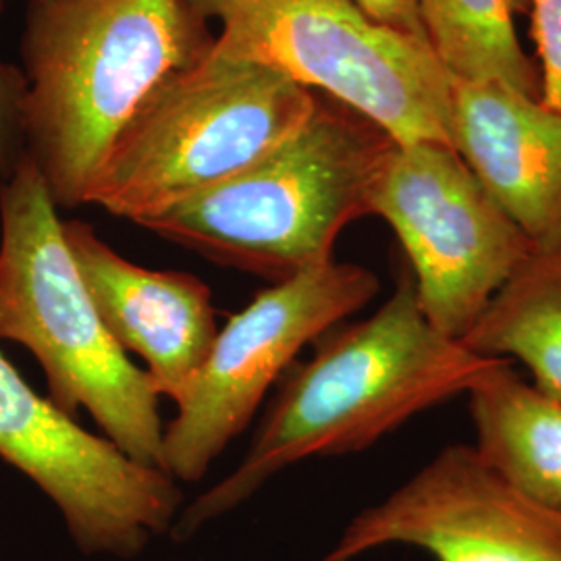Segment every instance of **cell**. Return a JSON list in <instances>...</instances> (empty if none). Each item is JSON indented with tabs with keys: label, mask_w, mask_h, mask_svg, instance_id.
Instances as JSON below:
<instances>
[{
	"label": "cell",
	"mask_w": 561,
	"mask_h": 561,
	"mask_svg": "<svg viewBox=\"0 0 561 561\" xmlns=\"http://www.w3.org/2000/svg\"><path fill=\"white\" fill-rule=\"evenodd\" d=\"M312 347L310 360L296 362L280 379L238 468L181 514L178 539L231 512L294 463L373 447L422 412L466 396L502 362L435 329L408 271L375 314L341 322Z\"/></svg>",
	"instance_id": "cell-1"
},
{
	"label": "cell",
	"mask_w": 561,
	"mask_h": 561,
	"mask_svg": "<svg viewBox=\"0 0 561 561\" xmlns=\"http://www.w3.org/2000/svg\"><path fill=\"white\" fill-rule=\"evenodd\" d=\"M215 44L187 0L30 2L21 36L25 154L59 208L88 204L123 129Z\"/></svg>",
	"instance_id": "cell-2"
},
{
	"label": "cell",
	"mask_w": 561,
	"mask_h": 561,
	"mask_svg": "<svg viewBox=\"0 0 561 561\" xmlns=\"http://www.w3.org/2000/svg\"><path fill=\"white\" fill-rule=\"evenodd\" d=\"M396 144L360 113L317 96L310 117L277 148L144 227L208 261L291 279L333 261L341 231L370 215Z\"/></svg>",
	"instance_id": "cell-3"
},
{
	"label": "cell",
	"mask_w": 561,
	"mask_h": 561,
	"mask_svg": "<svg viewBox=\"0 0 561 561\" xmlns=\"http://www.w3.org/2000/svg\"><path fill=\"white\" fill-rule=\"evenodd\" d=\"M57 210L30 157L0 183V341L36 356L62 412H90L121 451L162 470L161 396L102 324Z\"/></svg>",
	"instance_id": "cell-4"
},
{
	"label": "cell",
	"mask_w": 561,
	"mask_h": 561,
	"mask_svg": "<svg viewBox=\"0 0 561 561\" xmlns=\"http://www.w3.org/2000/svg\"><path fill=\"white\" fill-rule=\"evenodd\" d=\"M317 96L277 69L213 44L144 102L88 204L144 227L277 148L310 117Z\"/></svg>",
	"instance_id": "cell-5"
},
{
	"label": "cell",
	"mask_w": 561,
	"mask_h": 561,
	"mask_svg": "<svg viewBox=\"0 0 561 561\" xmlns=\"http://www.w3.org/2000/svg\"><path fill=\"white\" fill-rule=\"evenodd\" d=\"M215 44L277 69L377 123L405 146L454 148V80L428 44L370 20L352 0H187Z\"/></svg>",
	"instance_id": "cell-6"
},
{
	"label": "cell",
	"mask_w": 561,
	"mask_h": 561,
	"mask_svg": "<svg viewBox=\"0 0 561 561\" xmlns=\"http://www.w3.org/2000/svg\"><path fill=\"white\" fill-rule=\"evenodd\" d=\"M370 215L398 236L424 317L461 341L535 245L442 141L396 144Z\"/></svg>",
	"instance_id": "cell-7"
},
{
	"label": "cell",
	"mask_w": 561,
	"mask_h": 561,
	"mask_svg": "<svg viewBox=\"0 0 561 561\" xmlns=\"http://www.w3.org/2000/svg\"><path fill=\"white\" fill-rule=\"evenodd\" d=\"M379 291L370 268L335 259L259 291L217 333L201 375L164 426L162 470L175 481H201L301 350Z\"/></svg>",
	"instance_id": "cell-8"
},
{
	"label": "cell",
	"mask_w": 561,
	"mask_h": 561,
	"mask_svg": "<svg viewBox=\"0 0 561 561\" xmlns=\"http://www.w3.org/2000/svg\"><path fill=\"white\" fill-rule=\"evenodd\" d=\"M0 458L57 505L83 553L136 558L171 528L178 481L88 433L0 352Z\"/></svg>",
	"instance_id": "cell-9"
},
{
	"label": "cell",
	"mask_w": 561,
	"mask_h": 561,
	"mask_svg": "<svg viewBox=\"0 0 561 561\" xmlns=\"http://www.w3.org/2000/svg\"><path fill=\"white\" fill-rule=\"evenodd\" d=\"M408 545L435 561H561V510L491 472L470 443L447 445L387 500L362 510L322 561Z\"/></svg>",
	"instance_id": "cell-10"
},
{
	"label": "cell",
	"mask_w": 561,
	"mask_h": 561,
	"mask_svg": "<svg viewBox=\"0 0 561 561\" xmlns=\"http://www.w3.org/2000/svg\"><path fill=\"white\" fill-rule=\"evenodd\" d=\"M62 227L102 324L125 354L146 362L157 393L178 405L219 333L210 287L190 273L150 271L123 259L88 222Z\"/></svg>",
	"instance_id": "cell-11"
},
{
	"label": "cell",
	"mask_w": 561,
	"mask_h": 561,
	"mask_svg": "<svg viewBox=\"0 0 561 561\" xmlns=\"http://www.w3.org/2000/svg\"><path fill=\"white\" fill-rule=\"evenodd\" d=\"M454 150L535 248L561 243V113L502 83H454Z\"/></svg>",
	"instance_id": "cell-12"
},
{
	"label": "cell",
	"mask_w": 561,
	"mask_h": 561,
	"mask_svg": "<svg viewBox=\"0 0 561 561\" xmlns=\"http://www.w3.org/2000/svg\"><path fill=\"white\" fill-rule=\"evenodd\" d=\"M466 398L479 460L522 495L561 510V401L507 360L491 366Z\"/></svg>",
	"instance_id": "cell-13"
},
{
	"label": "cell",
	"mask_w": 561,
	"mask_h": 561,
	"mask_svg": "<svg viewBox=\"0 0 561 561\" xmlns=\"http://www.w3.org/2000/svg\"><path fill=\"white\" fill-rule=\"evenodd\" d=\"M461 343L518 362L542 393L561 401V243L535 248Z\"/></svg>",
	"instance_id": "cell-14"
},
{
	"label": "cell",
	"mask_w": 561,
	"mask_h": 561,
	"mask_svg": "<svg viewBox=\"0 0 561 561\" xmlns=\"http://www.w3.org/2000/svg\"><path fill=\"white\" fill-rule=\"evenodd\" d=\"M426 41L454 83H502L541 101V71L522 50L514 18L528 0H419Z\"/></svg>",
	"instance_id": "cell-15"
},
{
	"label": "cell",
	"mask_w": 561,
	"mask_h": 561,
	"mask_svg": "<svg viewBox=\"0 0 561 561\" xmlns=\"http://www.w3.org/2000/svg\"><path fill=\"white\" fill-rule=\"evenodd\" d=\"M2 4L4 0H0V11ZM23 71L0 59V183L9 180L27 157L23 134Z\"/></svg>",
	"instance_id": "cell-16"
},
{
	"label": "cell",
	"mask_w": 561,
	"mask_h": 561,
	"mask_svg": "<svg viewBox=\"0 0 561 561\" xmlns=\"http://www.w3.org/2000/svg\"><path fill=\"white\" fill-rule=\"evenodd\" d=\"M541 59V102L561 113V0H528Z\"/></svg>",
	"instance_id": "cell-17"
},
{
	"label": "cell",
	"mask_w": 561,
	"mask_h": 561,
	"mask_svg": "<svg viewBox=\"0 0 561 561\" xmlns=\"http://www.w3.org/2000/svg\"><path fill=\"white\" fill-rule=\"evenodd\" d=\"M352 2L360 7L370 20L398 32L401 36L428 44L424 25H422L419 0H352Z\"/></svg>",
	"instance_id": "cell-18"
},
{
	"label": "cell",
	"mask_w": 561,
	"mask_h": 561,
	"mask_svg": "<svg viewBox=\"0 0 561 561\" xmlns=\"http://www.w3.org/2000/svg\"><path fill=\"white\" fill-rule=\"evenodd\" d=\"M30 2H42V0H30Z\"/></svg>",
	"instance_id": "cell-19"
}]
</instances>
